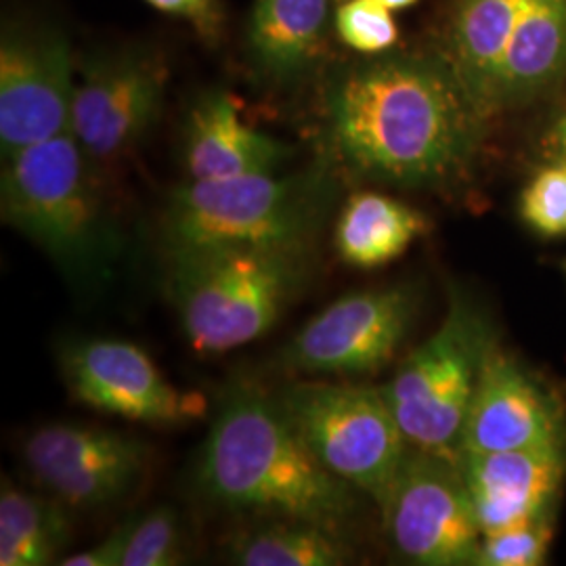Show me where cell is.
I'll use <instances>...</instances> for the list:
<instances>
[{
    "label": "cell",
    "instance_id": "6da1fadb",
    "mask_svg": "<svg viewBox=\"0 0 566 566\" xmlns=\"http://www.w3.org/2000/svg\"><path fill=\"white\" fill-rule=\"evenodd\" d=\"M325 135L367 181L446 187L474 160L486 116L451 63L392 55L344 70L325 93Z\"/></svg>",
    "mask_w": 566,
    "mask_h": 566
},
{
    "label": "cell",
    "instance_id": "7a4b0ae2",
    "mask_svg": "<svg viewBox=\"0 0 566 566\" xmlns=\"http://www.w3.org/2000/svg\"><path fill=\"white\" fill-rule=\"evenodd\" d=\"M196 483L227 512L298 518L340 533L359 507V491L317 460L275 395L250 382L224 390L198 453Z\"/></svg>",
    "mask_w": 566,
    "mask_h": 566
},
{
    "label": "cell",
    "instance_id": "3957f363",
    "mask_svg": "<svg viewBox=\"0 0 566 566\" xmlns=\"http://www.w3.org/2000/svg\"><path fill=\"white\" fill-rule=\"evenodd\" d=\"M166 292L185 340L217 357L261 340L311 282L315 243L166 252Z\"/></svg>",
    "mask_w": 566,
    "mask_h": 566
},
{
    "label": "cell",
    "instance_id": "277c9868",
    "mask_svg": "<svg viewBox=\"0 0 566 566\" xmlns=\"http://www.w3.org/2000/svg\"><path fill=\"white\" fill-rule=\"evenodd\" d=\"M91 163L67 130L7 158L0 179L2 223L39 245L76 285L107 282L122 252Z\"/></svg>",
    "mask_w": 566,
    "mask_h": 566
},
{
    "label": "cell",
    "instance_id": "5b68a950",
    "mask_svg": "<svg viewBox=\"0 0 566 566\" xmlns=\"http://www.w3.org/2000/svg\"><path fill=\"white\" fill-rule=\"evenodd\" d=\"M334 202L329 170L189 179L177 187L163 217L166 252L210 245L315 243Z\"/></svg>",
    "mask_w": 566,
    "mask_h": 566
},
{
    "label": "cell",
    "instance_id": "8992f818",
    "mask_svg": "<svg viewBox=\"0 0 566 566\" xmlns=\"http://www.w3.org/2000/svg\"><path fill=\"white\" fill-rule=\"evenodd\" d=\"M275 401L317 460L382 510L411 449L385 390L303 380Z\"/></svg>",
    "mask_w": 566,
    "mask_h": 566
},
{
    "label": "cell",
    "instance_id": "52a82bcc",
    "mask_svg": "<svg viewBox=\"0 0 566 566\" xmlns=\"http://www.w3.org/2000/svg\"><path fill=\"white\" fill-rule=\"evenodd\" d=\"M489 348L476 308L453 298L437 332L382 386L409 446L460 462L465 418Z\"/></svg>",
    "mask_w": 566,
    "mask_h": 566
},
{
    "label": "cell",
    "instance_id": "ba28073f",
    "mask_svg": "<svg viewBox=\"0 0 566 566\" xmlns=\"http://www.w3.org/2000/svg\"><path fill=\"white\" fill-rule=\"evenodd\" d=\"M382 516L392 546L409 563L476 565L483 531L460 462L411 447Z\"/></svg>",
    "mask_w": 566,
    "mask_h": 566
},
{
    "label": "cell",
    "instance_id": "9c48e42d",
    "mask_svg": "<svg viewBox=\"0 0 566 566\" xmlns=\"http://www.w3.org/2000/svg\"><path fill=\"white\" fill-rule=\"evenodd\" d=\"M407 287L353 292L308 319L280 350V364L303 376L355 378L382 369L413 322Z\"/></svg>",
    "mask_w": 566,
    "mask_h": 566
},
{
    "label": "cell",
    "instance_id": "30bf717a",
    "mask_svg": "<svg viewBox=\"0 0 566 566\" xmlns=\"http://www.w3.org/2000/svg\"><path fill=\"white\" fill-rule=\"evenodd\" d=\"M36 486L70 510H99L126 500L149 468L142 439L102 426H41L21 446Z\"/></svg>",
    "mask_w": 566,
    "mask_h": 566
},
{
    "label": "cell",
    "instance_id": "8fae6325",
    "mask_svg": "<svg viewBox=\"0 0 566 566\" xmlns=\"http://www.w3.org/2000/svg\"><path fill=\"white\" fill-rule=\"evenodd\" d=\"M168 67L158 53L124 49L84 61L70 130L93 163L126 156L160 120Z\"/></svg>",
    "mask_w": 566,
    "mask_h": 566
},
{
    "label": "cell",
    "instance_id": "7c38bea8",
    "mask_svg": "<svg viewBox=\"0 0 566 566\" xmlns=\"http://www.w3.org/2000/svg\"><path fill=\"white\" fill-rule=\"evenodd\" d=\"M74 91V57L60 30H7L0 42L2 160L15 156L23 147L67 133Z\"/></svg>",
    "mask_w": 566,
    "mask_h": 566
},
{
    "label": "cell",
    "instance_id": "4fadbf2b",
    "mask_svg": "<svg viewBox=\"0 0 566 566\" xmlns=\"http://www.w3.org/2000/svg\"><path fill=\"white\" fill-rule=\"evenodd\" d=\"M61 376L70 395L95 411L147 426H179L203 411L198 395L170 385L137 344L86 338L65 344Z\"/></svg>",
    "mask_w": 566,
    "mask_h": 566
},
{
    "label": "cell",
    "instance_id": "5bb4252c",
    "mask_svg": "<svg viewBox=\"0 0 566 566\" xmlns=\"http://www.w3.org/2000/svg\"><path fill=\"white\" fill-rule=\"evenodd\" d=\"M554 443H560V430L544 390L491 346L465 418L460 458Z\"/></svg>",
    "mask_w": 566,
    "mask_h": 566
},
{
    "label": "cell",
    "instance_id": "9a60e30c",
    "mask_svg": "<svg viewBox=\"0 0 566 566\" xmlns=\"http://www.w3.org/2000/svg\"><path fill=\"white\" fill-rule=\"evenodd\" d=\"M483 535L546 516L565 479L560 443L460 458Z\"/></svg>",
    "mask_w": 566,
    "mask_h": 566
},
{
    "label": "cell",
    "instance_id": "2e32d148",
    "mask_svg": "<svg viewBox=\"0 0 566 566\" xmlns=\"http://www.w3.org/2000/svg\"><path fill=\"white\" fill-rule=\"evenodd\" d=\"M189 179L271 175L292 160L294 147L245 124L227 91H210L193 105L185 126Z\"/></svg>",
    "mask_w": 566,
    "mask_h": 566
},
{
    "label": "cell",
    "instance_id": "e0dca14e",
    "mask_svg": "<svg viewBox=\"0 0 566 566\" xmlns=\"http://www.w3.org/2000/svg\"><path fill=\"white\" fill-rule=\"evenodd\" d=\"M566 78V0H533L489 84L486 118L531 102Z\"/></svg>",
    "mask_w": 566,
    "mask_h": 566
},
{
    "label": "cell",
    "instance_id": "ac0fdd59",
    "mask_svg": "<svg viewBox=\"0 0 566 566\" xmlns=\"http://www.w3.org/2000/svg\"><path fill=\"white\" fill-rule=\"evenodd\" d=\"M329 0H256L248 21V53L273 82L294 81L319 57Z\"/></svg>",
    "mask_w": 566,
    "mask_h": 566
},
{
    "label": "cell",
    "instance_id": "d6986e66",
    "mask_svg": "<svg viewBox=\"0 0 566 566\" xmlns=\"http://www.w3.org/2000/svg\"><path fill=\"white\" fill-rule=\"evenodd\" d=\"M428 229L420 210L385 193L359 191L340 210L334 245L344 264L367 271L403 256Z\"/></svg>",
    "mask_w": 566,
    "mask_h": 566
},
{
    "label": "cell",
    "instance_id": "ffe728a7",
    "mask_svg": "<svg viewBox=\"0 0 566 566\" xmlns=\"http://www.w3.org/2000/svg\"><path fill=\"white\" fill-rule=\"evenodd\" d=\"M531 4L533 0H455L443 57L481 109L497 63Z\"/></svg>",
    "mask_w": 566,
    "mask_h": 566
},
{
    "label": "cell",
    "instance_id": "44dd1931",
    "mask_svg": "<svg viewBox=\"0 0 566 566\" xmlns=\"http://www.w3.org/2000/svg\"><path fill=\"white\" fill-rule=\"evenodd\" d=\"M72 512L44 491H30L2 479L0 566L60 563L72 539Z\"/></svg>",
    "mask_w": 566,
    "mask_h": 566
},
{
    "label": "cell",
    "instance_id": "7402d4cb",
    "mask_svg": "<svg viewBox=\"0 0 566 566\" xmlns=\"http://www.w3.org/2000/svg\"><path fill=\"white\" fill-rule=\"evenodd\" d=\"M224 546L229 563L242 566H343L353 558L340 531L298 518H261Z\"/></svg>",
    "mask_w": 566,
    "mask_h": 566
},
{
    "label": "cell",
    "instance_id": "603a6c76",
    "mask_svg": "<svg viewBox=\"0 0 566 566\" xmlns=\"http://www.w3.org/2000/svg\"><path fill=\"white\" fill-rule=\"evenodd\" d=\"M182 558L185 539L172 507L156 506L137 516L122 566H177Z\"/></svg>",
    "mask_w": 566,
    "mask_h": 566
},
{
    "label": "cell",
    "instance_id": "cb8c5ba5",
    "mask_svg": "<svg viewBox=\"0 0 566 566\" xmlns=\"http://www.w3.org/2000/svg\"><path fill=\"white\" fill-rule=\"evenodd\" d=\"M336 32L340 41L367 55H380L399 41L392 9L378 0H348L336 11Z\"/></svg>",
    "mask_w": 566,
    "mask_h": 566
},
{
    "label": "cell",
    "instance_id": "d4e9b609",
    "mask_svg": "<svg viewBox=\"0 0 566 566\" xmlns=\"http://www.w3.org/2000/svg\"><path fill=\"white\" fill-rule=\"evenodd\" d=\"M549 523L546 516L486 533L481 542L476 565L539 566L546 563L549 547Z\"/></svg>",
    "mask_w": 566,
    "mask_h": 566
},
{
    "label": "cell",
    "instance_id": "484cf974",
    "mask_svg": "<svg viewBox=\"0 0 566 566\" xmlns=\"http://www.w3.org/2000/svg\"><path fill=\"white\" fill-rule=\"evenodd\" d=\"M521 214L544 238L566 235V160L558 158L526 185Z\"/></svg>",
    "mask_w": 566,
    "mask_h": 566
},
{
    "label": "cell",
    "instance_id": "4316f807",
    "mask_svg": "<svg viewBox=\"0 0 566 566\" xmlns=\"http://www.w3.org/2000/svg\"><path fill=\"white\" fill-rule=\"evenodd\" d=\"M139 514L128 516L126 521H122L107 537H103L99 544L93 547H86L76 554H67L60 560L61 566H122V558L126 546L130 542L133 528L137 523Z\"/></svg>",
    "mask_w": 566,
    "mask_h": 566
},
{
    "label": "cell",
    "instance_id": "83f0119b",
    "mask_svg": "<svg viewBox=\"0 0 566 566\" xmlns=\"http://www.w3.org/2000/svg\"><path fill=\"white\" fill-rule=\"evenodd\" d=\"M158 11L181 18L189 21L198 32L206 36L217 34L219 23H221V13H219V2L217 0H145Z\"/></svg>",
    "mask_w": 566,
    "mask_h": 566
},
{
    "label": "cell",
    "instance_id": "f1b7e54d",
    "mask_svg": "<svg viewBox=\"0 0 566 566\" xmlns=\"http://www.w3.org/2000/svg\"><path fill=\"white\" fill-rule=\"evenodd\" d=\"M547 145L558 158L566 160V109L554 120L549 133H547Z\"/></svg>",
    "mask_w": 566,
    "mask_h": 566
},
{
    "label": "cell",
    "instance_id": "f546056e",
    "mask_svg": "<svg viewBox=\"0 0 566 566\" xmlns=\"http://www.w3.org/2000/svg\"><path fill=\"white\" fill-rule=\"evenodd\" d=\"M378 2H382L385 7H388V9L397 11V9H405V7H411V4H416L418 0H378Z\"/></svg>",
    "mask_w": 566,
    "mask_h": 566
}]
</instances>
